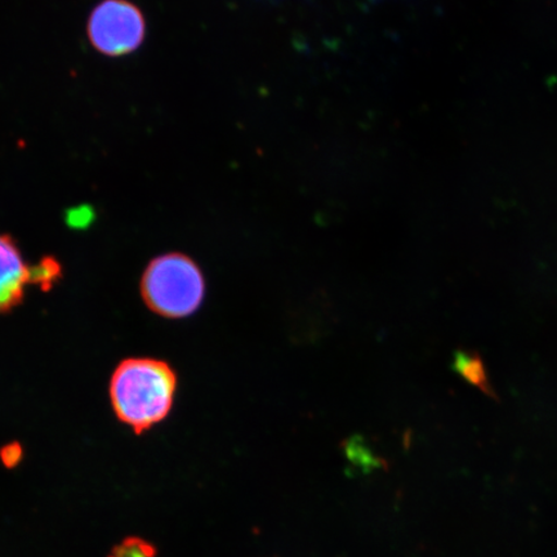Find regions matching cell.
Listing matches in <instances>:
<instances>
[{
	"label": "cell",
	"mask_w": 557,
	"mask_h": 557,
	"mask_svg": "<svg viewBox=\"0 0 557 557\" xmlns=\"http://www.w3.org/2000/svg\"><path fill=\"white\" fill-rule=\"evenodd\" d=\"M146 306L166 319H184L198 311L206 297V277L198 263L183 253L152 260L141 278Z\"/></svg>",
	"instance_id": "7a4b0ae2"
},
{
	"label": "cell",
	"mask_w": 557,
	"mask_h": 557,
	"mask_svg": "<svg viewBox=\"0 0 557 557\" xmlns=\"http://www.w3.org/2000/svg\"><path fill=\"white\" fill-rule=\"evenodd\" d=\"M177 383L176 372L165 361L150 358L122 361L110 382V399L116 417L136 434L145 433L171 413Z\"/></svg>",
	"instance_id": "6da1fadb"
},
{
	"label": "cell",
	"mask_w": 557,
	"mask_h": 557,
	"mask_svg": "<svg viewBox=\"0 0 557 557\" xmlns=\"http://www.w3.org/2000/svg\"><path fill=\"white\" fill-rule=\"evenodd\" d=\"M156 548L150 543L131 537L114 547L110 557H156Z\"/></svg>",
	"instance_id": "8992f818"
},
{
	"label": "cell",
	"mask_w": 557,
	"mask_h": 557,
	"mask_svg": "<svg viewBox=\"0 0 557 557\" xmlns=\"http://www.w3.org/2000/svg\"><path fill=\"white\" fill-rule=\"evenodd\" d=\"M143 12L127 0H104L88 21V38L97 51L117 58L137 50L145 39Z\"/></svg>",
	"instance_id": "3957f363"
},
{
	"label": "cell",
	"mask_w": 557,
	"mask_h": 557,
	"mask_svg": "<svg viewBox=\"0 0 557 557\" xmlns=\"http://www.w3.org/2000/svg\"><path fill=\"white\" fill-rule=\"evenodd\" d=\"M453 368H455L456 372L461 374L466 381L482 389L483 393L494 396L490 380H487L484 363L476 355L458 351Z\"/></svg>",
	"instance_id": "5b68a950"
},
{
	"label": "cell",
	"mask_w": 557,
	"mask_h": 557,
	"mask_svg": "<svg viewBox=\"0 0 557 557\" xmlns=\"http://www.w3.org/2000/svg\"><path fill=\"white\" fill-rule=\"evenodd\" d=\"M30 283L33 268L25 263L15 240L9 235H0V313L17 308Z\"/></svg>",
	"instance_id": "277c9868"
}]
</instances>
